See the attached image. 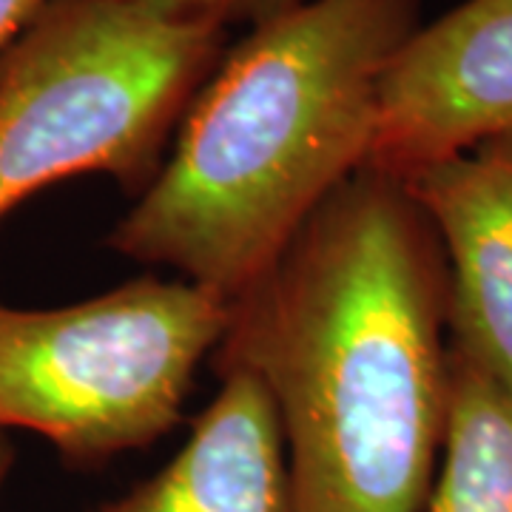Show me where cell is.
<instances>
[{"label": "cell", "instance_id": "cell-1", "mask_svg": "<svg viewBox=\"0 0 512 512\" xmlns=\"http://www.w3.org/2000/svg\"><path fill=\"white\" fill-rule=\"evenodd\" d=\"M447 265L399 177L362 168L231 299L214 367L271 393L293 512H424L447 399Z\"/></svg>", "mask_w": 512, "mask_h": 512}, {"label": "cell", "instance_id": "cell-2", "mask_svg": "<svg viewBox=\"0 0 512 512\" xmlns=\"http://www.w3.org/2000/svg\"><path fill=\"white\" fill-rule=\"evenodd\" d=\"M421 0H302L225 52L109 245L228 302L370 160L382 74Z\"/></svg>", "mask_w": 512, "mask_h": 512}, {"label": "cell", "instance_id": "cell-3", "mask_svg": "<svg viewBox=\"0 0 512 512\" xmlns=\"http://www.w3.org/2000/svg\"><path fill=\"white\" fill-rule=\"evenodd\" d=\"M225 32L143 0H49L0 52V220L77 174L143 194Z\"/></svg>", "mask_w": 512, "mask_h": 512}, {"label": "cell", "instance_id": "cell-4", "mask_svg": "<svg viewBox=\"0 0 512 512\" xmlns=\"http://www.w3.org/2000/svg\"><path fill=\"white\" fill-rule=\"evenodd\" d=\"M231 302L143 276L63 308L0 299V433L32 430L74 467L148 447L180 421Z\"/></svg>", "mask_w": 512, "mask_h": 512}, {"label": "cell", "instance_id": "cell-5", "mask_svg": "<svg viewBox=\"0 0 512 512\" xmlns=\"http://www.w3.org/2000/svg\"><path fill=\"white\" fill-rule=\"evenodd\" d=\"M512 134V0H464L404 40L365 168L407 177Z\"/></svg>", "mask_w": 512, "mask_h": 512}, {"label": "cell", "instance_id": "cell-6", "mask_svg": "<svg viewBox=\"0 0 512 512\" xmlns=\"http://www.w3.org/2000/svg\"><path fill=\"white\" fill-rule=\"evenodd\" d=\"M402 183L444 254L450 350L512 393V134Z\"/></svg>", "mask_w": 512, "mask_h": 512}, {"label": "cell", "instance_id": "cell-7", "mask_svg": "<svg viewBox=\"0 0 512 512\" xmlns=\"http://www.w3.org/2000/svg\"><path fill=\"white\" fill-rule=\"evenodd\" d=\"M220 379L174 458L89 512H293L271 393L248 370H222Z\"/></svg>", "mask_w": 512, "mask_h": 512}, {"label": "cell", "instance_id": "cell-8", "mask_svg": "<svg viewBox=\"0 0 512 512\" xmlns=\"http://www.w3.org/2000/svg\"><path fill=\"white\" fill-rule=\"evenodd\" d=\"M424 512H512V393L450 348L444 436Z\"/></svg>", "mask_w": 512, "mask_h": 512}, {"label": "cell", "instance_id": "cell-9", "mask_svg": "<svg viewBox=\"0 0 512 512\" xmlns=\"http://www.w3.org/2000/svg\"><path fill=\"white\" fill-rule=\"evenodd\" d=\"M148 6L168 12V15H180V18H200L231 26V23H259V20L271 18L282 9H291L302 0H143Z\"/></svg>", "mask_w": 512, "mask_h": 512}, {"label": "cell", "instance_id": "cell-10", "mask_svg": "<svg viewBox=\"0 0 512 512\" xmlns=\"http://www.w3.org/2000/svg\"><path fill=\"white\" fill-rule=\"evenodd\" d=\"M49 0H0V52L35 20Z\"/></svg>", "mask_w": 512, "mask_h": 512}, {"label": "cell", "instance_id": "cell-11", "mask_svg": "<svg viewBox=\"0 0 512 512\" xmlns=\"http://www.w3.org/2000/svg\"><path fill=\"white\" fill-rule=\"evenodd\" d=\"M15 444L9 441L6 433H0V495L6 490V481L12 476V467H15Z\"/></svg>", "mask_w": 512, "mask_h": 512}]
</instances>
